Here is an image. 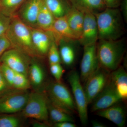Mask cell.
I'll list each match as a JSON object with an SVG mask.
<instances>
[{
  "label": "cell",
  "mask_w": 127,
  "mask_h": 127,
  "mask_svg": "<svg viewBox=\"0 0 127 127\" xmlns=\"http://www.w3.org/2000/svg\"><path fill=\"white\" fill-rule=\"evenodd\" d=\"M95 15L98 30V40H115L123 37L125 32V22L118 8L106 7Z\"/></svg>",
  "instance_id": "obj_1"
},
{
  "label": "cell",
  "mask_w": 127,
  "mask_h": 127,
  "mask_svg": "<svg viewBox=\"0 0 127 127\" xmlns=\"http://www.w3.org/2000/svg\"><path fill=\"white\" fill-rule=\"evenodd\" d=\"M126 50V40H98L96 43L97 55L99 66L111 72L118 68Z\"/></svg>",
  "instance_id": "obj_2"
},
{
  "label": "cell",
  "mask_w": 127,
  "mask_h": 127,
  "mask_svg": "<svg viewBox=\"0 0 127 127\" xmlns=\"http://www.w3.org/2000/svg\"><path fill=\"white\" fill-rule=\"evenodd\" d=\"M5 35L11 48L19 50L32 58H37L32 44L31 28L16 15L11 17L10 26Z\"/></svg>",
  "instance_id": "obj_3"
},
{
  "label": "cell",
  "mask_w": 127,
  "mask_h": 127,
  "mask_svg": "<svg viewBox=\"0 0 127 127\" xmlns=\"http://www.w3.org/2000/svg\"><path fill=\"white\" fill-rule=\"evenodd\" d=\"M48 99L45 90L30 93L25 107L21 112L24 118L48 123Z\"/></svg>",
  "instance_id": "obj_4"
},
{
  "label": "cell",
  "mask_w": 127,
  "mask_h": 127,
  "mask_svg": "<svg viewBox=\"0 0 127 127\" xmlns=\"http://www.w3.org/2000/svg\"><path fill=\"white\" fill-rule=\"evenodd\" d=\"M48 100L55 106L72 114L77 111L73 97L68 88L61 82H51L45 89Z\"/></svg>",
  "instance_id": "obj_5"
},
{
  "label": "cell",
  "mask_w": 127,
  "mask_h": 127,
  "mask_svg": "<svg viewBox=\"0 0 127 127\" xmlns=\"http://www.w3.org/2000/svg\"><path fill=\"white\" fill-rule=\"evenodd\" d=\"M67 78L72 91L73 97L80 121L83 125H86L88 121V103L84 88L81 83L80 76L77 72L72 71L69 73Z\"/></svg>",
  "instance_id": "obj_6"
},
{
  "label": "cell",
  "mask_w": 127,
  "mask_h": 127,
  "mask_svg": "<svg viewBox=\"0 0 127 127\" xmlns=\"http://www.w3.org/2000/svg\"><path fill=\"white\" fill-rule=\"evenodd\" d=\"M30 92L13 89L0 96V114L17 113L25 107Z\"/></svg>",
  "instance_id": "obj_7"
},
{
  "label": "cell",
  "mask_w": 127,
  "mask_h": 127,
  "mask_svg": "<svg viewBox=\"0 0 127 127\" xmlns=\"http://www.w3.org/2000/svg\"><path fill=\"white\" fill-rule=\"evenodd\" d=\"M110 72L99 66L85 82L84 88L88 104L92 102L109 81Z\"/></svg>",
  "instance_id": "obj_8"
},
{
  "label": "cell",
  "mask_w": 127,
  "mask_h": 127,
  "mask_svg": "<svg viewBox=\"0 0 127 127\" xmlns=\"http://www.w3.org/2000/svg\"><path fill=\"white\" fill-rule=\"evenodd\" d=\"M32 58L15 48L6 51L0 58V63L4 64L17 72L28 77V72Z\"/></svg>",
  "instance_id": "obj_9"
},
{
  "label": "cell",
  "mask_w": 127,
  "mask_h": 127,
  "mask_svg": "<svg viewBox=\"0 0 127 127\" xmlns=\"http://www.w3.org/2000/svg\"><path fill=\"white\" fill-rule=\"evenodd\" d=\"M96 43L84 46L80 65V79L85 82L99 66L97 55Z\"/></svg>",
  "instance_id": "obj_10"
},
{
  "label": "cell",
  "mask_w": 127,
  "mask_h": 127,
  "mask_svg": "<svg viewBox=\"0 0 127 127\" xmlns=\"http://www.w3.org/2000/svg\"><path fill=\"white\" fill-rule=\"evenodd\" d=\"M122 100L109 79L106 86L93 101L91 111L95 112L106 109Z\"/></svg>",
  "instance_id": "obj_11"
},
{
  "label": "cell",
  "mask_w": 127,
  "mask_h": 127,
  "mask_svg": "<svg viewBox=\"0 0 127 127\" xmlns=\"http://www.w3.org/2000/svg\"><path fill=\"white\" fill-rule=\"evenodd\" d=\"M21 6L16 15L28 26L36 28L37 16L43 0H27Z\"/></svg>",
  "instance_id": "obj_12"
},
{
  "label": "cell",
  "mask_w": 127,
  "mask_h": 127,
  "mask_svg": "<svg viewBox=\"0 0 127 127\" xmlns=\"http://www.w3.org/2000/svg\"><path fill=\"white\" fill-rule=\"evenodd\" d=\"M98 39V30L95 15L84 14L82 31L78 42L84 46L96 43Z\"/></svg>",
  "instance_id": "obj_13"
},
{
  "label": "cell",
  "mask_w": 127,
  "mask_h": 127,
  "mask_svg": "<svg viewBox=\"0 0 127 127\" xmlns=\"http://www.w3.org/2000/svg\"><path fill=\"white\" fill-rule=\"evenodd\" d=\"M31 28L32 40L37 58H43L47 55L50 45L54 40L49 32L38 28Z\"/></svg>",
  "instance_id": "obj_14"
},
{
  "label": "cell",
  "mask_w": 127,
  "mask_h": 127,
  "mask_svg": "<svg viewBox=\"0 0 127 127\" xmlns=\"http://www.w3.org/2000/svg\"><path fill=\"white\" fill-rule=\"evenodd\" d=\"M35 58H32L30 64L28 79L33 91H44L46 86V72L42 65L36 61Z\"/></svg>",
  "instance_id": "obj_15"
},
{
  "label": "cell",
  "mask_w": 127,
  "mask_h": 127,
  "mask_svg": "<svg viewBox=\"0 0 127 127\" xmlns=\"http://www.w3.org/2000/svg\"><path fill=\"white\" fill-rule=\"evenodd\" d=\"M49 32L58 46L62 39L78 40L77 37L69 26L65 16L55 18L52 28Z\"/></svg>",
  "instance_id": "obj_16"
},
{
  "label": "cell",
  "mask_w": 127,
  "mask_h": 127,
  "mask_svg": "<svg viewBox=\"0 0 127 127\" xmlns=\"http://www.w3.org/2000/svg\"><path fill=\"white\" fill-rule=\"evenodd\" d=\"M96 112L97 116L110 120L118 127H123L125 125V110L123 106L118 103L106 109Z\"/></svg>",
  "instance_id": "obj_17"
},
{
  "label": "cell",
  "mask_w": 127,
  "mask_h": 127,
  "mask_svg": "<svg viewBox=\"0 0 127 127\" xmlns=\"http://www.w3.org/2000/svg\"><path fill=\"white\" fill-rule=\"evenodd\" d=\"M110 81L122 100L127 97V74L124 67L120 66L110 73Z\"/></svg>",
  "instance_id": "obj_18"
},
{
  "label": "cell",
  "mask_w": 127,
  "mask_h": 127,
  "mask_svg": "<svg viewBox=\"0 0 127 127\" xmlns=\"http://www.w3.org/2000/svg\"><path fill=\"white\" fill-rule=\"evenodd\" d=\"M72 7L84 14H95L106 8L103 0H68Z\"/></svg>",
  "instance_id": "obj_19"
},
{
  "label": "cell",
  "mask_w": 127,
  "mask_h": 127,
  "mask_svg": "<svg viewBox=\"0 0 127 127\" xmlns=\"http://www.w3.org/2000/svg\"><path fill=\"white\" fill-rule=\"evenodd\" d=\"M77 40L62 39L59 41V53L61 61L66 66L72 65L75 62L76 51L74 43Z\"/></svg>",
  "instance_id": "obj_20"
},
{
  "label": "cell",
  "mask_w": 127,
  "mask_h": 127,
  "mask_svg": "<svg viewBox=\"0 0 127 127\" xmlns=\"http://www.w3.org/2000/svg\"><path fill=\"white\" fill-rule=\"evenodd\" d=\"M65 16L69 26L78 40L82 31L84 13L72 6Z\"/></svg>",
  "instance_id": "obj_21"
},
{
  "label": "cell",
  "mask_w": 127,
  "mask_h": 127,
  "mask_svg": "<svg viewBox=\"0 0 127 127\" xmlns=\"http://www.w3.org/2000/svg\"><path fill=\"white\" fill-rule=\"evenodd\" d=\"M55 19V17L46 6L43 0L37 18L36 28L45 31H50L52 28Z\"/></svg>",
  "instance_id": "obj_22"
},
{
  "label": "cell",
  "mask_w": 127,
  "mask_h": 127,
  "mask_svg": "<svg viewBox=\"0 0 127 127\" xmlns=\"http://www.w3.org/2000/svg\"><path fill=\"white\" fill-rule=\"evenodd\" d=\"M43 1L55 18L64 16L72 7L68 1L43 0Z\"/></svg>",
  "instance_id": "obj_23"
},
{
  "label": "cell",
  "mask_w": 127,
  "mask_h": 127,
  "mask_svg": "<svg viewBox=\"0 0 127 127\" xmlns=\"http://www.w3.org/2000/svg\"><path fill=\"white\" fill-rule=\"evenodd\" d=\"M48 111L49 117L55 123L64 122H74V119L71 114L54 106L50 102L49 100Z\"/></svg>",
  "instance_id": "obj_24"
},
{
  "label": "cell",
  "mask_w": 127,
  "mask_h": 127,
  "mask_svg": "<svg viewBox=\"0 0 127 127\" xmlns=\"http://www.w3.org/2000/svg\"><path fill=\"white\" fill-rule=\"evenodd\" d=\"M26 0H0V13L9 17L15 15Z\"/></svg>",
  "instance_id": "obj_25"
},
{
  "label": "cell",
  "mask_w": 127,
  "mask_h": 127,
  "mask_svg": "<svg viewBox=\"0 0 127 127\" xmlns=\"http://www.w3.org/2000/svg\"><path fill=\"white\" fill-rule=\"evenodd\" d=\"M17 114H0V127H21L23 125L22 118L23 117Z\"/></svg>",
  "instance_id": "obj_26"
},
{
  "label": "cell",
  "mask_w": 127,
  "mask_h": 127,
  "mask_svg": "<svg viewBox=\"0 0 127 127\" xmlns=\"http://www.w3.org/2000/svg\"><path fill=\"white\" fill-rule=\"evenodd\" d=\"M12 88L21 91H27L31 88L28 77L26 75L15 72L12 84Z\"/></svg>",
  "instance_id": "obj_27"
},
{
  "label": "cell",
  "mask_w": 127,
  "mask_h": 127,
  "mask_svg": "<svg viewBox=\"0 0 127 127\" xmlns=\"http://www.w3.org/2000/svg\"><path fill=\"white\" fill-rule=\"evenodd\" d=\"M47 55L50 64L61 63V62L58 46L53 40L50 45Z\"/></svg>",
  "instance_id": "obj_28"
},
{
  "label": "cell",
  "mask_w": 127,
  "mask_h": 127,
  "mask_svg": "<svg viewBox=\"0 0 127 127\" xmlns=\"http://www.w3.org/2000/svg\"><path fill=\"white\" fill-rule=\"evenodd\" d=\"M50 65V72L56 81L61 82L64 71L61 63L51 64Z\"/></svg>",
  "instance_id": "obj_29"
},
{
  "label": "cell",
  "mask_w": 127,
  "mask_h": 127,
  "mask_svg": "<svg viewBox=\"0 0 127 127\" xmlns=\"http://www.w3.org/2000/svg\"><path fill=\"white\" fill-rule=\"evenodd\" d=\"M0 65L4 77L9 85L12 88V82L16 72L4 64L0 63Z\"/></svg>",
  "instance_id": "obj_30"
},
{
  "label": "cell",
  "mask_w": 127,
  "mask_h": 127,
  "mask_svg": "<svg viewBox=\"0 0 127 127\" xmlns=\"http://www.w3.org/2000/svg\"><path fill=\"white\" fill-rule=\"evenodd\" d=\"M11 18L0 13V37L5 35L8 30Z\"/></svg>",
  "instance_id": "obj_31"
},
{
  "label": "cell",
  "mask_w": 127,
  "mask_h": 127,
  "mask_svg": "<svg viewBox=\"0 0 127 127\" xmlns=\"http://www.w3.org/2000/svg\"><path fill=\"white\" fill-rule=\"evenodd\" d=\"M14 89L10 87L3 76L0 65V96Z\"/></svg>",
  "instance_id": "obj_32"
},
{
  "label": "cell",
  "mask_w": 127,
  "mask_h": 127,
  "mask_svg": "<svg viewBox=\"0 0 127 127\" xmlns=\"http://www.w3.org/2000/svg\"><path fill=\"white\" fill-rule=\"evenodd\" d=\"M11 48L10 43L5 35L0 37V58L6 51Z\"/></svg>",
  "instance_id": "obj_33"
},
{
  "label": "cell",
  "mask_w": 127,
  "mask_h": 127,
  "mask_svg": "<svg viewBox=\"0 0 127 127\" xmlns=\"http://www.w3.org/2000/svg\"><path fill=\"white\" fill-rule=\"evenodd\" d=\"M106 7L117 8L120 6L122 0H103Z\"/></svg>",
  "instance_id": "obj_34"
},
{
  "label": "cell",
  "mask_w": 127,
  "mask_h": 127,
  "mask_svg": "<svg viewBox=\"0 0 127 127\" xmlns=\"http://www.w3.org/2000/svg\"><path fill=\"white\" fill-rule=\"evenodd\" d=\"M120 11L124 20V22H127V0H122L120 6Z\"/></svg>",
  "instance_id": "obj_35"
},
{
  "label": "cell",
  "mask_w": 127,
  "mask_h": 127,
  "mask_svg": "<svg viewBox=\"0 0 127 127\" xmlns=\"http://www.w3.org/2000/svg\"><path fill=\"white\" fill-rule=\"evenodd\" d=\"M54 127H76V125L74 122H62L55 123Z\"/></svg>",
  "instance_id": "obj_36"
},
{
  "label": "cell",
  "mask_w": 127,
  "mask_h": 127,
  "mask_svg": "<svg viewBox=\"0 0 127 127\" xmlns=\"http://www.w3.org/2000/svg\"><path fill=\"white\" fill-rule=\"evenodd\" d=\"M36 122H34L33 123V125L34 127H49L50 124L48 123L40 122V121L36 120Z\"/></svg>",
  "instance_id": "obj_37"
},
{
  "label": "cell",
  "mask_w": 127,
  "mask_h": 127,
  "mask_svg": "<svg viewBox=\"0 0 127 127\" xmlns=\"http://www.w3.org/2000/svg\"><path fill=\"white\" fill-rule=\"evenodd\" d=\"M92 125L94 127H105L106 125L102 123L99 122L97 121L93 120L92 122Z\"/></svg>",
  "instance_id": "obj_38"
}]
</instances>
